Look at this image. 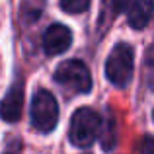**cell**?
<instances>
[{
	"mask_svg": "<svg viewBox=\"0 0 154 154\" xmlns=\"http://www.w3.org/2000/svg\"><path fill=\"white\" fill-rule=\"evenodd\" d=\"M133 66H135L133 47L127 43H117L105 60V76L113 86L125 88L133 78Z\"/></svg>",
	"mask_w": 154,
	"mask_h": 154,
	"instance_id": "1",
	"label": "cell"
},
{
	"mask_svg": "<svg viewBox=\"0 0 154 154\" xmlns=\"http://www.w3.org/2000/svg\"><path fill=\"white\" fill-rule=\"evenodd\" d=\"M100 127H102V119L100 115L90 107H80L74 111L70 119V129H68V137L74 146L88 148L100 135Z\"/></svg>",
	"mask_w": 154,
	"mask_h": 154,
	"instance_id": "2",
	"label": "cell"
},
{
	"mask_svg": "<svg viewBox=\"0 0 154 154\" xmlns=\"http://www.w3.org/2000/svg\"><path fill=\"white\" fill-rule=\"evenodd\" d=\"M55 82L74 94H88L92 90V74L82 60H64L55 70Z\"/></svg>",
	"mask_w": 154,
	"mask_h": 154,
	"instance_id": "3",
	"label": "cell"
},
{
	"mask_svg": "<svg viewBox=\"0 0 154 154\" xmlns=\"http://www.w3.org/2000/svg\"><path fill=\"white\" fill-rule=\"evenodd\" d=\"M59 121V105L49 90H37L31 100V125L39 133H51Z\"/></svg>",
	"mask_w": 154,
	"mask_h": 154,
	"instance_id": "4",
	"label": "cell"
},
{
	"mask_svg": "<svg viewBox=\"0 0 154 154\" xmlns=\"http://www.w3.org/2000/svg\"><path fill=\"white\" fill-rule=\"evenodd\" d=\"M72 43V33L66 26L63 23H53L47 27L45 35H43V49L47 55H60L70 47Z\"/></svg>",
	"mask_w": 154,
	"mask_h": 154,
	"instance_id": "5",
	"label": "cell"
},
{
	"mask_svg": "<svg viewBox=\"0 0 154 154\" xmlns=\"http://www.w3.org/2000/svg\"><path fill=\"white\" fill-rule=\"evenodd\" d=\"M22 109H23V86L22 82H16L14 86L8 90L6 98L0 102V117L6 123H16L22 117Z\"/></svg>",
	"mask_w": 154,
	"mask_h": 154,
	"instance_id": "6",
	"label": "cell"
},
{
	"mask_svg": "<svg viewBox=\"0 0 154 154\" xmlns=\"http://www.w3.org/2000/svg\"><path fill=\"white\" fill-rule=\"evenodd\" d=\"M154 14V0H131L127 10L129 26L135 29H143L150 22Z\"/></svg>",
	"mask_w": 154,
	"mask_h": 154,
	"instance_id": "7",
	"label": "cell"
},
{
	"mask_svg": "<svg viewBox=\"0 0 154 154\" xmlns=\"http://www.w3.org/2000/svg\"><path fill=\"white\" fill-rule=\"evenodd\" d=\"M127 4L129 0H102V23L113 22V18L127 8Z\"/></svg>",
	"mask_w": 154,
	"mask_h": 154,
	"instance_id": "8",
	"label": "cell"
},
{
	"mask_svg": "<svg viewBox=\"0 0 154 154\" xmlns=\"http://www.w3.org/2000/svg\"><path fill=\"white\" fill-rule=\"evenodd\" d=\"M115 119L113 117H107L105 121V129H103V137H102V146L105 150H111L115 146Z\"/></svg>",
	"mask_w": 154,
	"mask_h": 154,
	"instance_id": "9",
	"label": "cell"
},
{
	"mask_svg": "<svg viewBox=\"0 0 154 154\" xmlns=\"http://www.w3.org/2000/svg\"><path fill=\"white\" fill-rule=\"evenodd\" d=\"M60 8L68 14H82L90 8V0H59Z\"/></svg>",
	"mask_w": 154,
	"mask_h": 154,
	"instance_id": "10",
	"label": "cell"
},
{
	"mask_svg": "<svg viewBox=\"0 0 154 154\" xmlns=\"http://www.w3.org/2000/svg\"><path fill=\"white\" fill-rule=\"evenodd\" d=\"M144 74H146V84L154 90V45L148 47L144 57Z\"/></svg>",
	"mask_w": 154,
	"mask_h": 154,
	"instance_id": "11",
	"label": "cell"
},
{
	"mask_svg": "<svg viewBox=\"0 0 154 154\" xmlns=\"http://www.w3.org/2000/svg\"><path fill=\"white\" fill-rule=\"evenodd\" d=\"M140 154H154V137H144L140 143Z\"/></svg>",
	"mask_w": 154,
	"mask_h": 154,
	"instance_id": "12",
	"label": "cell"
},
{
	"mask_svg": "<svg viewBox=\"0 0 154 154\" xmlns=\"http://www.w3.org/2000/svg\"><path fill=\"white\" fill-rule=\"evenodd\" d=\"M152 119H154V111H152Z\"/></svg>",
	"mask_w": 154,
	"mask_h": 154,
	"instance_id": "13",
	"label": "cell"
}]
</instances>
